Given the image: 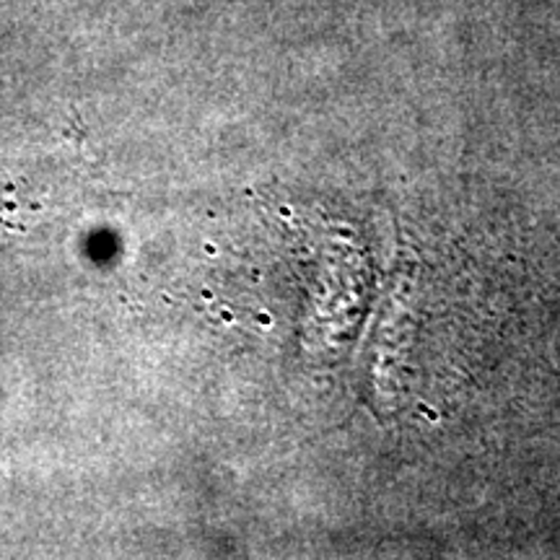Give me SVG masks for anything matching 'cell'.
I'll return each instance as SVG.
<instances>
[{
	"label": "cell",
	"mask_w": 560,
	"mask_h": 560,
	"mask_svg": "<svg viewBox=\"0 0 560 560\" xmlns=\"http://www.w3.org/2000/svg\"><path fill=\"white\" fill-rule=\"evenodd\" d=\"M257 325H260L262 330H270V327H272V317H270L268 312H260V314H257Z\"/></svg>",
	"instance_id": "1"
}]
</instances>
